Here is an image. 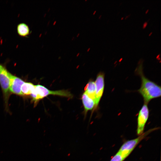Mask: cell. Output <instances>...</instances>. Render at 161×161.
<instances>
[{
	"label": "cell",
	"instance_id": "cell-1",
	"mask_svg": "<svg viewBox=\"0 0 161 161\" xmlns=\"http://www.w3.org/2000/svg\"><path fill=\"white\" fill-rule=\"evenodd\" d=\"M140 74L142 83L138 91L143 97L145 103L147 104L151 99L161 96V87L146 78L142 72Z\"/></svg>",
	"mask_w": 161,
	"mask_h": 161
},
{
	"label": "cell",
	"instance_id": "cell-2",
	"mask_svg": "<svg viewBox=\"0 0 161 161\" xmlns=\"http://www.w3.org/2000/svg\"><path fill=\"white\" fill-rule=\"evenodd\" d=\"M49 95H57L69 98H72V95L68 91H51L44 86L39 84L35 85V90L30 95L32 101L36 104L40 100Z\"/></svg>",
	"mask_w": 161,
	"mask_h": 161
},
{
	"label": "cell",
	"instance_id": "cell-3",
	"mask_svg": "<svg viewBox=\"0 0 161 161\" xmlns=\"http://www.w3.org/2000/svg\"><path fill=\"white\" fill-rule=\"evenodd\" d=\"M9 74L5 67L0 64V84L6 104L8 103L10 92Z\"/></svg>",
	"mask_w": 161,
	"mask_h": 161
},
{
	"label": "cell",
	"instance_id": "cell-4",
	"mask_svg": "<svg viewBox=\"0 0 161 161\" xmlns=\"http://www.w3.org/2000/svg\"><path fill=\"white\" fill-rule=\"evenodd\" d=\"M158 128H154L150 129L143 132L137 137L125 141L120 147L119 151H125L131 154L138 144L149 134Z\"/></svg>",
	"mask_w": 161,
	"mask_h": 161
},
{
	"label": "cell",
	"instance_id": "cell-5",
	"mask_svg": "<svg viewBox=\"0 0 161 161\" xmlns=\"http://www.w3.org/2000/svg\"><path fill=\"white\" fill-rule=\"evenodd\" d=\"M149 111L146 104L145 103L140 110L137 119V134L140 135L144 132L146 123L149 116Z\"/></svg>",
	"mask_w": 161,
	"mask_h": 161
},
{
	"label": "cell",
	"instance_id": "cell-6",
	"mask_svg": "<svg viewBox=\"0 0 161 161\" xmlns=\"http://www.w3.org/2000/svg\"><path fill=\"white\" fill-rule=\"evenodd\" d=\"M95 83L96 86L95 107L96 108L102 96L104 89V74L103 73H100L98 74Z\"/></svg>",
	"mask_w": 161,
	"mask_h": 161
},
{
	"label": "cell",
	"instance_id": "cell-7",
	"mask_svg": "<svg viewBox=\"0 0 161 161\" xmlns=\"http://www.w3.org/2000/svg\"><path fill=\"white\" fill-rule=\"evenodd\" d=\"M10 92L18 95H22L21 88L22 85L24 82L21 78L13 75L10 73Z\"/></svg>",
	"mask_w": 161,
	"mask_h": 161
},
{
	"label": "cell",
	"instance_id": "cell-8",
	"mask_svg": "<svg viewBox=\"0 0 161 161\" xmlns=\"http://www.w3.org/2000/svg\"><path fill=\"white\" fill-rule=\"evenodd\" d=\"M82 100L84 108L85 115L89 110L92 109L95 106V101L88 96L85 92L83 94Z\"/></svg>",
	"mask_w": 161,
	"mask_h": 161
},
{
	"label": "cell",
	"instance_id": "cell-9",
	"mask_svg": "<svg viewBox=\"0 0 161 161\" xmlns=\"http://www.w3.org/2000/svg\"><path fill=\"white\" fill-rule=\"evenodd\" d=\"M84 90L85 92L88 96L95 101L96 93L95 82L92 80L89 81L85 87Z\"/></svg>",
	"mask_w": 161,
	"mask_h": 161
},
{
	"label": "cell",
	"instance_id": "cell-10",
	"mask_svg": "<svg viewBox=\"0 0 161 161\" xmlns=\"http://www.w3.org/2000/svg\"><path fill=\"white\" fill-rule=\"evenodd\" d=\"M17 30L18 34L22 37H27L30 33L29 26L24 23H20L18 25Z\"/></svg>",
	"mask_w": 161,
	"mask_h": 161
},
{
	"label": "cell",
	"instance_id": "cell-11",
	"mask_svg": "<svg viewBox=\"0 0 161 161\" xmlns=\"http://www.w3.org/2000/svg\"><path fill=\"white\" fill-rule=\"evenodd\" d=\"M35 85L30 82H24L22 85L21 90L22 95H31L34 91Z\"/></svg>",
	"mask_w": 161,
	"mask_h": 161
},
{
	"label": "cell",
	"instance_id": "cell-12",
	"mask_svg": "<svg viewBox=\"0 0 161 161\" xmlns=\"http://www.w3.org/2000/svg\"><path fill=\"white\" fill-rule=\"evenodd\" d=\"M127 157V156L118 151L110 161H123Z\"/></svg>",
	"mask_w": 161,
	"mask_h": 161
},
{
	"label": "cell",
	"instance_id": "cell-13",
	"mask_svg": "<svg viewBox=\"0 0 161 161\" xmlns=\"http://www.w3.org/2000/svg\"><path fill=\"white\" fill-rule=\"evenodd\" d=\"M147 25V23L146 22H145V23H144V24H143V28H145L146 27Z\"/></svg>",
	"mask_w": 161,
	"mask_h": 161
},
{
	"label": "cell",
	"instance_id": "cell-14",
	"mask_svg": "<svg viewBox=\"0 0 161 161\" xmlns=\"http://www.w3.org/2000/svg\"><path fill=\"white\" fill-rule=\"evenodd\" d=\"M56 22V21H54V22L53 23V25H54L55 24Z\"/></svg>",
	"mask_w": 161,
	"mask_h": 161
},
{
	"label": "cell",
	"instance_id": "cell-15",
	"mask_svg": "<svg viewBox=\"0 0 161 161\" xmlns=\"http://www.w3.org/2000/svg\"><path fill=\"white\" fill-rule=\"evenodd\" d=\"M90 48H89L88 49V50H87V52H88V51H89V50H90Z\"/></svg>",
	"mask_w": 161,
	"mask_h": 161
},
{
	"label": "cell",
	"instance_id": "cell-16",
	"mask_svg": "<svg viewBox=\"0 0 161 161\" xmlns=\"http://www.w3.org/2000/svg\"><path fill=\"white\" fill-rule=\"evenodd\" d=\"M80 54V53H78L77 55V56H78V55H79Z\"/></svg>",
	"mask_w": 161,
	"mask_h": 161
},
{
	"label": "cell",
	"instance_id": "cell-17",
	"mask_svg": "<svg viewBox=\"0 0 161 161\" xmlns=\"http://www.w3.org/2000/svg\"><path fill=\"white\" fill-rule=\"evenodd\" d=\"M96 11H95L94 12V13H93V15H94V14H95V13H96Z\"/></svg>",
	"mask_w": 161,
	"mask_h": 161
},
{
	"label": "cell",
	"instance_id": "cell-18",
	"mask_svg": "<svg viewBox=\"0 0 161 161\" xmlns=\"http://www.w3.org/2000/svg\"><path fill=\"white\" fill-rule=\"evenodd\" d=\"M79 34H80V33H79L78 34V35H77V37H78V36H79Z\"/></svg>",
	"mask_w": 161,
	"mask_h": 161
},
{
	"label": "cell",
	"instance_id": "cell-19",
	"mask_svg": "<svg viewBox=\"0 0 161 161\" xmlns=\"http://www.w3.org/2000/svg\"><path fill=\"white\" fill-rule=\"evenodd\" d=\"M50 21H49L48 22V25H49V23L50 22Z\"/></svg>",
	"mask_w": 161,
	"mask_h": 161
},
{
	"label": "cell",
	"instance_id": "cell-20",
	"mask_svg": "<svg viewBox=\"0 0 161 161\" xmlns=\"http://www.w3.org/2000/svg\"><path fill=\"white\" fill-rule=\"evenodd\" d=\"M74 38V37H73L72 39V40Z\"/></svg>",
	"mask_w": 161,
	"mask_h": 161
},
{
	"label": "cell",
	"instance_id": "cell-21",
	"mask_svg": "<svg viewBox=\"0 0 161 161\" xmlns=\"http://www.w3.org/2000/svg\"><path fill=\"white\" fill-rule=\"evenodd\" d=\"M50 9V8H49V9H48V11H49V10Z\"/></svg>",
	"mask_w": 161,
	"mask_h": 161
}]
</instances>
